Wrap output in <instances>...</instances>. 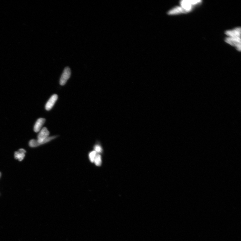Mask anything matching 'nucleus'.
<instances>
[{
	"mask_svg": "<svg viewBox=\"0 0 241 241\" xmlns=\"http://www.w3.org/2000/svg\"><path fill=\"white\" fill-rule=\"evenodd\" d=\"M228 37L225 41L227 43L234 46L238 51H241V28L237 27L234 29L228 30L225 32Z\"/></svg>",
	"mask_w": 241,
	"mask_h": 241,
	"instance_id": "nucleus-1",
	"label": "nucleus"
},
{
	"mask_svg": "<svg viewBox=\"0 0 241 241\" xmlns=\"http://www.w3.org/2000/svg\"><path fill=\"white\" fill-rule=\"evenodd\" d=\"M50 133L47 128L44 127L40 131L38 136V139H32L29 142L30 147H35L51 141L57 137L56 136L49 137Z\"/></svg>",
	"mask_w": 241,
	"mask_h": 241,
	"instance_id": "nucleus-2",
	"label": "nucleus"
},
{
	"mask_svg": "<svg viewBox=\"0 0 241 241\" xmlns=\"http://www.w3.org/2000/svg\"><path fill=\"white\" fill-rule=\"evenodd\" d=\"M201 2V1H188L184 0L180 2L181 7L184 9L187 12H190L193 8V6L199 4Z\"/></svg>",
	"mask_w": 241,
	"mask_h": 241,
	"instance_id": "nucleus-3",
	"label": "nucleus"
},
{
	"mask_svg": "<svg viewBox=\"0 0 241 241\" xmlns=\"http://www.w3.org/2000/svg\"><path fill=\"white\" fill-rule=\"evenodd\" d=\"M71 74V71L70 68L67 67L65 68L60 80V84L64 85L66 83L67 80L70 78Z\"/></svg>",
	"mask_w": 241,
	"mask_h": 241,
	"instance_id": "nucleus-4",
	"label": "nucleus"
},
{
	"mask_svg": "<svg viewBox=\"0 0 241 241\" xmlns=\"http://www.w3.org/2000/svg\"><path fill=\"white\" fill-rule=\"evenodd\" d=\"M58 98V96L56 94H54L50 98L47 102L45 106V109L47 110H51L52 108L53 107L55 102H56Z\"/></svg>",
	"mask_w": 241,
	"mask_h": 241,
	"instance_id": "nucleus-5",
	"label": "nucleus"
},
{
	"mask_svg": "<svg viewBox=\"0 0 241 241\" xmlns=\"http://www.w3.org/2000/svg\"><path fill=\"white\" fill-rule=\"evenodd\" d=\"M46 120L43 118H40L37 120L34 126V131L35 132L40 131L43 126Z\"/></svg>",
	"mask_w": 241,
	"mask_h": 241,
	"instance_id": "nucleus-6",
	"label": "nucleus"
},
{
	"mask_svg": "<svg viewBox=\"0 0 241 241\" xmlns=\"http://www.w3.org/2000/svg\"><path fill=\"white\" fill-rule=\"evenodd\" d=\"M186 13L187 12L182 7L177 6L171 9L168 14L170 15H175Z\"/></svg>",
	"mask_w": 241,
	"mask_h": 241,
	"instance_id": "nucleus-7",
	"label": "nucleus"
},
{
	"mask_svg": "<svg viewBox=\"0 0 241 241\" xmlns=\"http://www.w3.org/2000/svg\"><path fill=\"white\" fill-rule=\"evenodd\" d=\"M26 152V151L24 149H20L18 152H15L14 157L16 159H18L20 161H21L24 159L25 153Z\"/></svg>",
	"mask_w": 241,
	"mask_h": 241,
	"instance_id": "nucleus-8",
	"label": "nucleus"
},
{
	"mask_svg": "<svg viewBox=\"0 0 241 241\" xmlns=\"http://www.w3.org/2000/svg\"><path fill=\"white\" fill-rule=\"evenodd\" d=\"M95 165L97 167L101 166L102 164V159L101 156L99 154H97L95 157L94 162Z\"/></svg>",
	"mask_w": 241,
	"mask_h": 241,
	"instance_id": "nucleus-9",
	"label": "nucleus"
},
{
	"mask_svg": "<svg viewBox=\"0 0 241 241\" xmlns=\"http://www.w3.org/2000/svg\"><path fill=\"white\" fill-rule=\"evenodd\" d=\"M97 154V153L95 151L90 152L89 154V159L90 162L92 163L94 162V160L95 157Z\"/></svg>",
	"mask_w": 241,
	"mask_h": 241,
	"instance_id": "nucleus-10",
	"label": "nucleus"
},
{
	"mask_svg": "<svg viewBox=\"0 0 241 241\" xmlns=\"http://www.w3.org/2000/svg\"><path fill=\"white\" fill-rule=\"evenodd\" d=\"M95 151L97 153V154H99L102 152V147L100 145H95L94 147Z\"/></svg>",
	"mask_w": 241,
	"mask_h": 241,
	"instance_id": "nucleus-11",
	"label": "nucleus"
},
{
	"mask_svg": "<svg viewBox=\"0 0 241 241\" xmlns=\"http://www.w3.org/2000/svg\"><path fill=\"white\" fill-rule=\"evenodd\" d=\"M1 172H0V178H1Z\"/></svg>",
	"mask_w": 241,
	"mask_h": 241,
	"instance_id": "nucleus-12",
	"label": "nucleus"
}]
</instances>
